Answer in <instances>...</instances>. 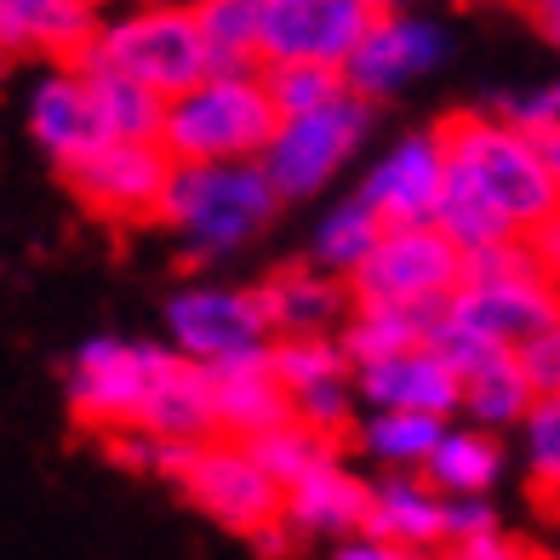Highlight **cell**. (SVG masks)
I'll list each match as a JSON object with an SVG mask.
<instances>
[{"label":"cell","mask_w":560,"mask_h":560,"mask_svg":"<svg viewBox=\"0 0 560 560\" xmlns=\"http://www.w3.org/2000/svg\"><path fill=\"white\" fill-rule=\"evenodd\" d=\"M538 138V149H544V161H549V172L560 177V120L555 126H544V132H532Z\"/></svg>","instance_id":"42"},{"label":"cell","mask_w":560,"mask_h":560,"mask_svg":"<svg viewBox=\"0 0 560 560\" xmlns=\"http://www.w3.org/2000/svg\"><path fill=\"white\" fill-rule=\"evenodd\" d=\"M452 555H457V560H509V555H515V544H509V538H503V526H498V532H487V538L457 544Z\"/></svg>","instance_id":"39"},{"label":"cell","mask_w":560,"mask_h":560,"mask_svg":"<svg viewBox=\"0 0 560 560\" xmlns=\"http://www.w3.org/2000/svg\"><path fill=\"white\" fill-rule=\"evenodd\" d=\"M264 81H269V97L280 115H303V109H320L332 97L354 92L343 63H326V58H275L264 63Z\"/></svg>","instance_id":"31"},{"label":"cell","mask_w":560,"mask_h":560,"mask_svg":"<svg viewBox=\"0 0 560 560\" xmlns=\"http://www.w3.org/2000/svg\"><path fill=\"white\" fill-rule=\"evenodd\" d=\"M532 400H538V384H532L521 349H503L487 366L464 372V406L457 412L469 423H487V429H521Z\"/></svg>","instance_id":"26"},{"label":"cell","mask_w":560,"mask_h":560,"mask_svg":"<svg viewBox=\"0 0 560 560\" xmlns=\"http://www.w3.org/2000/svg\"><path fill=\"white\" fill-rule=\"evenodd\" d=\"M366 526L377 538H389L400 555L446 549V492L423 469H389L384 480H372Z\"/></svg>","instance_id":"21"},{"label":"cell","mask_w":560,"mask_h":560,"mask_svg":"<svg viewBox=\"0 0 560 560\" xmlns=\"http://www.w3.org/2000/svg\"><path fill=\"white\" fill-rule=\"evenodd\" d=\"M23 126L46 161H81L97 143H109V120H104V97L97 81L81 58H63L30 86V104H23Z\"/></svg>","instance_id":"12"},{"label":"cell","mask_w":560,"mask_h":560,"mask_svg":"<svg viewBox=\"0 0 560 560\" xmlns=\"http://www.w3.org/2000/svg\"><path fill=\"white\" fill-rule=\"evenodd\" d=\"M429 343H435L457 372H475V366H487L492 354H503V349H509V343H498V338H487V332H475L469 320H457L452 310L435 320V338H429Z\"/></svg>","instance_id":"35"},{"label":"cell","mask_w":560,"mask_h":560,"mask_svg":"<svg viewBox=\"0 0 560 560\" xmlns=\"http://www.w3.org/2000/svg\"><path fill=\"white\" fill-rule=\"evenodd\" d=\"M377 0H264V63L275 58H326L349 63Z\"/></svg>","instance_id":"15"},{"label":"cell","mask_w":560,"mask_h":560,"mask_svg":"<svg viewBox=\"0 0 560 560\" xmlns=\"http://www.w3.org/2000/svg\"><path fill=\"white\" fill-rule=\"evenodd\" d=\"M532 241H538V252H544V269L560 280V207L538 223V235H532Z\"/></svg>","instance_id":"40"},{"label":"cell","mask_w":560,"mask_h":560,"mask_svg":"<svg viewBox=\"0 0 560 560\" xmlns=\"http://www.w3.org/2000/svg\"><path fill=\"white\" fill-rule=\"evenodd\" d=\"M287 195L264 161H177L161 207V229L189 264H223L275 223Z\"/></svg>","instance_id":"1"},{"label":"cell","mask_w":560,"mask_h":560,"mask_svg":"<svg viewBox=\"0 0 560 560\" xmlns=\"http://www.w3.org/2000/svg\"><path fill=\"white\" fill-rule=\"evenodd\" d=\"M177 361L172 343H132V338H86L81 349L69 354V406L74 418L104 429V435H115V429H132L143 400L155 395L161 372Z\"/></svg>","instance_id":"7"},{"label":"cell","mask_w":560,"mask_h":560,"mask_svg":"<svg viewBox=\"0 0 560 560\" xmlns=\"http://www.w3.org/2000/svg\"><path fill=\"white\" fill-rule=\"evenodd\" d=\"M92 81H97V97H104L109 138H138V143H161L166 138V104H172L166 92H155L149 81L120 74V69H92Z\"/></svg>","instance_id":"30"},{"label":"cell","mask_w":560,"mask_h":560,"mask_svg":"<svg viewBox=\"0 0 560 560\" xmlns=\"http://www.w3.org/2000/svg\"><path fill=\"white\" fill-rule=\"evenodd\" d=\"M138 429H155L161 441H212V435H223V429H218L212 372L200 366V361H189L184 349H177V361L161 372L155 395L143 400Z\"/></svg>","instance_id":"22"},{"label":"cell","mask_w":560,"mask_h":560,"mask_svg":"<svg viewBox=\"0 0 560 560\" xmlns=\"http://www.w3.org/2000/svg\"><path fill=\"white\" fill-rule=\"evenodd\" d=\"M372 97L361 92H343L320 109H303V115H280L275 138L264 149V166L275 177V189L287 200H310L326 195L338 184V172L361 155L366 138H372Z\"/></svg>","instance_id":"6"},{"label":"cell","mask_w":560,"mask_h":560,"mask_svg":"<svg viewBox=\"0 0 560 560\" xmlns=\"http://www.w3.org/2000/svg\"><path fill=\"white\" fill-rule=\"evenodd\" d=\"M389 229V218L372 207V200L354 189L343 200H332V207L320 212L315 223V235H310V258L326 264V269H338V275H354L361 269V258L377 246V235Z\"/></svg>","instance_id":"28"},{"label":"cell","mask_w":560,"mask_h":560,"mask_svg":"<svg viewBox=\"0 0 560 560\" xmlns=\"http://www.w3.org/2000/svg\"><path fill=\"white\" fill-rule=\"evenodd\" d=\"M97 12L81 0H0V40L18 58H81Z\"/></svg>","instance_id":"23"},{"label":"cell","mask_w":560,"mask_h":560,"mask_svg":"<svg viewBox=\"0 0 560 560\" xmlns=\"http://www.w3.org/2000/svg\"><path fill=\"white\" fill-rule=\"evenodd\" d=\"M521 361L532 372V384H538V395H560V315L521 343Z\"/></svg>","instance_id":"38"},{"label":"cell","mask_w":560,"mask_h":560,"mask_svg":"<svg viewBox=\"0 0 560 560\" xmlns=\"http://www.w3.org/2000/svg\"><path fill=\"white\" fill-rule=\"evenodd\" d=\"M446 303H354V315L343 320L338 338L349 349V361H372V354H389V349H412V343L435 338V320L446 315Z\"/></svg>","instance_id":"25"},{"label":"cell","mask_w":560,"mask_h":560,"mask_svg":"<svg viewBox=\"0 0 560 560\" xmlns=\"http://www.w3.org/2000/svg\"><path fill=\"white\" fill-rule=\"evenodd\" d=\"M212 372V395H218V429L235 441H258L264 429L292 418V395L280 384V372L269 361V349H246L229 361L207 366Z\"/></svg>","instance_id":"20"},{"label":"cell","mask_w":560,"mask_h":560,"mask_svg":"<svg viewBox=\"0 0 560 560\" xmlns=\"http://www.w3.org/2000/svg\"><path fill=\"white\" fill-rule=\"evenodd\" d=\"M441 58H446V30L435 18H418L406 7H377V18L366 23V35L349 52L343 74H349V86L361 97L384 104V97L423 81Z\"/></svg>","instance_id":"11"},{"label":"cell","mask_w":560,"mask_h":560,"mask_svg":"<svg viewBox=\"0 0 560 560\" xmlns=\"http://www.w3.org/2000/svg\"><path fill=\"white\" fill-rule=\"evenodd\" d=\"M252 452L269 464V475L280 480V487H292L298 475H310L315 464H326V457L338 452V435H326V429L303 423V418H287V423L264 429V435L252 441Z\"/></svg>","instance_id":"34"},{"label":"cell","mask_w":560,"mask_h":560,"mask_svg":"<svg viewBox=\"0 0 560 560\" xmlns=\"http://www.w3.org/2000/svg\"><path fill=\"white\" fill-rule=\"evenodd\" d=\"M264 315L275 326V338H320V332H343V320L354 315V287L349 275L326 269V264H287L269 269L258 280Z\"/></svg>","instance_id":"18"},{"label":"cell","mask_w":560,"mask_h":560,"mask_svg":"<svg viewBox=\"0 0 560 560\" xmlns=\"http://www.w3.org/2000/svg\"><path fill=\"white\" fill-rule=\"evenodd\" d=\"M441 132L452 172H464L521 235H538V223L560 207V177L549 172L538 138L498 109H457L441 120Z\"/></svg>","instance_id":"3"},{"label":"cell","mask_w":560,"mask_h":560,"mask_svg":"<svg viewBox=\"0 0 560 560\" xmlns=\"http://www.w3.org/2000/svg\"><path fill=\"white\" fill-rule=\"evenodd\" d=\"M487 109H498L503 120L526 126V132H544V126L560 120V81H544V86H515V92H498Z\"/></svg>","instance_id":"36"},{"label":"cell","mask_w":560,"mask_h":560,"mask_svg":"<svg viewBox=\"0 0 560 560\" xmlns=\"http://www.w3.org/2000/svg\"><path fill=\"white\" fill-rule=\"evenodd\" d=\"M521 469L544 503H560V395H538L521 418Z\"/></svg>","instance_id":"33"},{"label":"cell","mask_w":560,"mask_h":560,"mask_svg":"<svg viewBox=\"0 0 560 560\" xmlns=\"http://www.w3.org/2000/svg\"><path fill=\"white\" fill-rule=\"evenodd\" d=\"M349 287L354 303H446L464 287V246L441 223H389Z\"/></svg>","instance_id":"8"},{"label":"cell","mask_w":560,"mask_h":560,"mask_svg":"<svg viewBox=\"0 0 560 560\" xmlns=\"http://www.w3.org/2000/svg\"><path fill=\"white\" fill-rule=\"evenodd\" d=\"M212 69H264V0H195Z\"/></svg>","instance_id":"29"},{"label":"cell","mask_w":560,"mask_h":560,"mask_svg":"<svg viewBox=\"0 0 560 560\" xmlns=\"http://www.w3.org/2000/svg\"><path fill=\"white\" fill-rule=\"evenodd\" d=\"M521 7H526V18L560 46V0H521Z\"/></svg>","instance_id":"41"},{"label":"cell","mask_w":560,"mask_h":560,"mask_svg":"<svg viewBox=\"0 0 560 560\" xmlns=\"http://www.w3.org/2000/svg\"><path fill=\"white\" fill-rule=\"evenodd\" d=\"M423 475L435 480V487L446 498L457 492H492L498 475H503V446H498V429L487 423H446V435L435 441V452H429Z\"/></svg>","instance_id":"24"},{"label":"cell","mask_w":560,"mask_h":560,"mask_svg":"<svg viewBox=\"0 0 560 560\" xmlns=\"http://www.w3.org/2000/svg\"><path fill=\"white\" fill-rule=\"evenodd\" d=\"M354 389L361 406H406V412H441L452 418L464 406V372H457L435 343H412V349H389L372 361H354Z\"/></svg>","instance_id":"16"},{"label":"cell","mask_w":560,"mask_h":560,"mask_svg":"<svg viewBox=\"0 0 560 560\" xmlns=\"http://www.w3.org/2000/svg\"><path fill=\"white\" fill-rule=\"evenodd\" d=\"M361 452L377 469H423L435 441L446 435L441 412H406V406H377V412L361 418Z\"/></svg>","instance_id":"27"},{"label":"cell","mask_w":560,"mask_h":560,"mask_svg":"<svg viewBox=\"0 0 560 560\" xmlns=\"http://www.w3.org/2000/svg\"><path fill=\"white\" fill-rule=\"evenodd\" d=\"M377 7H406V0H377Z\"/></svg>","instance_id":"44"},{"label":"cell","mask_w":560,"mask_h":560,"mask_svg":"<svg viewBox=\"0 0 560 560\" xmlns=\"http://www.w3.org/2000/svg\"><path fill=\"white\" fill-rule=\"evenodd\" d=\"M487 532H498V509L487 503V492L446 498V549L469 544V538H487Z\"/></svg>","instance_id":"37"},{"label":"cell","mask_w":560,"mask_h":560,"mask_svg":"<svg viewBox=\"0 0 560 560\" xmlns=\"http://www.w3.org/2000/svg\"><path fill=\"white\" fill-rule=\"evenodd\" d=\"M177 487H184V498L200 515L218 521L223 532H235V538H264L269 526L287 521V487L269 475L252 441H235V435L195 441L184 469H177Z\"/></svg>","instance_id":"5"},{"label":"cell","mask_w":560,"mask_h":560,"mask_svg":"<svg viewBox=\"0 0 560 560\" xmlns=\"http://www.w3.org/2000/svg\"><path fill=\"white\" fill-rule=\"evenodd\" d=\"M280 126L264 69H212L166 104V149L177 161H264Z\"/></svg>","instance_id":"4"},{"label":"cell","mask_w":560,"mask_h":560,"mask_svg":"<svg viewBox=\"0 0 560 560\" xmlns=\"http://www.w3.org/2000/svg\"><path fill=\"white\" fill-rule=\"evenodd\" d=\"M81 7H92V12H104V7H115V0H81Z\"/></svg>","instance_id":"43"},{"label":"cell","mask_w":560,"mask_h":560,"mask_svg":"<svg viewBox=\"0 0 560 560\" xmlns=\"http://www.w3.org/2000/svg\"><path fill=\"white\" fill-rule=\"evenodd\" d=\"M366 515H372V487L338 464V452L287 487V532H298V538L338 544L349 532H361Z\"/></svg>","instance_id":"19"},{"label":"cell","mask_w":560,"mask_h":560,"mask_svg":"<svg viewBox=\"0 0 560 560\" xmlns=\"http://www.w3.org/2000/svg\"><path fill=\"white\" fill-rule=\"evenodd\" d=\"M435 223L446 229V235L464 246V252H475V246H492V241H503V235H521L515 223H509L487 195H480L464 172H452L446 177V195H441V212H435Z\"/></svg>","instance_id":"32"},{"label":"cell","mask_w":560,"mask_h":560,"mask_svg":"<svg viewBox=\"0 0 560 560\" xmlns=\"http://www.w3.org/2000/svg\"><path fill=\"white\" fill-rule=\"evenodd\" d=\"M177 155L166 143L109 138L63 166V184L97 223H161Z\"/></svg>","instance_id":"9"},{"label":"cell","mask_w":560,"mask_h":560,"mask_svg":"<svg viewBox=\"0 0 560 560\" xmlns=\"http://www.w3.org/2000/svg\"><path fill=\"white\" fill-rule=\"evenodd\" d=\"M446 310L469 320L475 332H487L509 349H521L532 332L560 315V280L555 275H503V280H464L452 292Z\"/></svg>","instance_id":"17"},{"label":"cell","mask_w":560,"mask_h":560,"mask_svg":"<svg viewBox=\"0 0 560 560\" xmlns=\"http://www.w3.org/2000/svg\"><path fill=\"white\" fill-rule=\"evenodd\" d=\"M269 361L280 372V384L292 395V418L326 429V435H343L354 423V406H361V389H354V361L338 332L320 338H275Z\"/></svg>","instance_id":"14"},{"label":"cell","mask_w":560,"mask_h":560,"mask_svg":"<svg viewBox=\"0 0 560 560\" xmlns=\"http://www.w3.org/2000/svg\"><path fill=\"white\" fill-rule=\"evenodd\" d=\"M81 63L138 74L166 97L189 92L195 81L212 74L195 0H115V7L97 12L92 40L81 46Z\"/></svg>","instance_id":"2"},{"label":"cell","mask_w":560,"mask_h":560,"mask_svg":"<svg viewBox=\"0 0 560 560\" xmlns=\"http://www.w3.org/2000/svg\"><path fill=\"white\" fill-rule=\"evenodd\" d=\"M166 343L184 349L189 361L218 366L229 354L269 349L275 326L264 315L258 287H218V280H195L166 298Z\"/></svg>","instance_id":"10"},{"label":"cell","mask_w":560,"mask_h":560,"mask_svg":"<svg viewBox=\"0 0 560 560\" xmlns=\"http://www.w3.org/2000/svg\"><path fill=\"white\" fill-rule=\"evenodd\" d=\"M446 177H452L446 132L429 126V132H400L395 143L377 149L354 189H361L389 223H435Z\"/></svg>","instance_id":"13"}]
</instances>
